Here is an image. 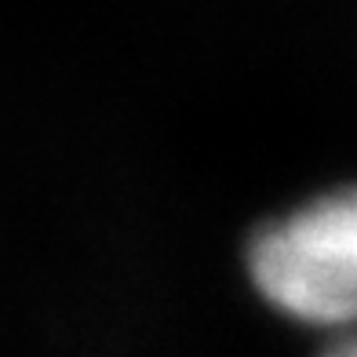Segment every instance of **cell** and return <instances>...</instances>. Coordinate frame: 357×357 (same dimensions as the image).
I'll return each mask as SVG.
<instances>
[{"label": "cell", "mask_w": 357, "mask_h": 357, "mask_svg": "<svg viewBox=\"0 0 357 357\" xmlns=\"http://www.w3.org/2000/svg\"><path fill=\"white\" fill-rule=\"evenodd\" d=\"M321 357H357V335H343V339H335V343L324 350Z\"/></svg>", "instance_id": "2"}, {"label": "cell", "mask_w": 357, "mask_h": 357, "mask_svg": "<svg viewBox=\"0 0 357 357\" xmlns=\"http://www.w3.org/2000/svg\"><path fill=\"white\" fill-rule=\"evenodd\" d=\"M248 273L273 310L310 328H357V186L266 222Z\"/></svg>", "instance_id": "1"}]
</instances>
